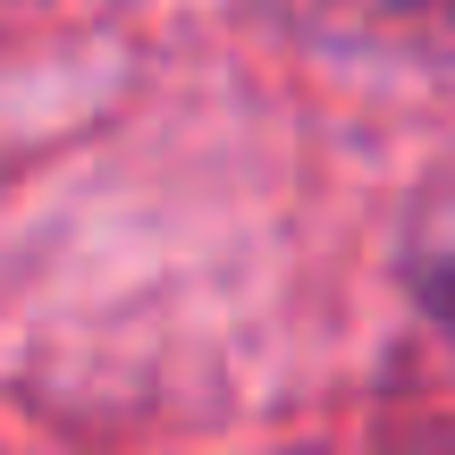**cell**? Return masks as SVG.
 <instances>
[{
	"label": "cell",
	"mask_w": 455,
	"mask_h": 455,
	"mask_svg": "<svg viewBox=\"0 0 455 455\" xmlns=\"http://www.w3.org/2000/svg\"><path fill=\"white\" fill-rule=\"evenodd\" d=\"M405 278H413V295L430 304V321L455 346V186L422 195V212L405 228Z\"/></svg>",
	"instance_id": "obj_1"
},
{
	"label": "cell",
	"mask_w": 455,
	"mask_h": 455,
	"mask_svg": "<svg viewBox=\"0 0 455 455\" xmlns=\"http://www.w3.org/2000/svg\"><path fill=\"white\" fill-rule=\"evenodd\" d=\"M371 9H405V0H371Z\"/></svg>",
	"instance_id": "obj_2"
}]
</instances>
